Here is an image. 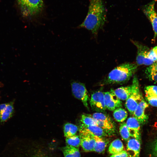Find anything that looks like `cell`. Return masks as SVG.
<instances>
[{"mask_svg": "<svg viewBox=\"0 0 157 157\" xmlns=\"http://www.w3.org/2000/svg\"><path fill=\"white\" fill-rule=\"evenodd\" d=\"M88 10L83 22L77 28H84L96 35L106 20V10L103 0H89Z\"/></svg>", "mask_w": 157, "mask_h": 157, "instance_id": "obj_1", "label": "cell"}, {"mask_svg": "<svg viewBox=\"0 0 157 157\" xmlns=\"http://www.w3.org/2000/svg\"><path fill=\"white\" fill-rule=\"evenodd\" d=\"M136 63H126L113 69L108 74L106 83L107 84H122L127 82L137 69Z\"/></svg>", "mask_w": 157, "mask_h": 157, "instance_id": "obj_2", "label": "cell"}, {"mask_svg": "<svg viewBox=\"0 0 157 157\" xmlns=\"http://www.w3.org/2000/svg\"><path fill=\"white\" fill-rule=\"evenodd\" d=\"M22 16L30 18L38 15L43 8V0H16Z\"/></svg>", "mask_w": 157, "mask_h": 157, "instance_id": "obj_3", "label": "cell"}, {"mask_svg": "<svg viewBox=\"0 0 157 157\" xmlns=\"http://www.w3.org/2000/svg\"><path fill=\"white\" fill-rule=\"evenodd\" d=\"M131 85V92L126 100L125 106L130 113L133 115L134 111L143 98L140 92L139 82L136 75H134L133 77Z\"/></svg>", "mask_w": 157, "mask_h": 157, "instance_id": "obj_4", "label": "cell"}, {"mask_svg": "<svg viewBox=\"0 0 157 157\" xmlns=\"http://www.w3.org/2000/svg\"><path fill=\"white\" fill-rule=\"evenodd\" d=\"M92 116L97 121L98 126L108 135H112L115 133L116 129L115 123L109 115L102 112H96Z\"/></svg>", "mask_w": 157, "mask_h": 157, "instance_id": "obj_5", "label": "cell"}, {"mask_svg": "<svg viewBox=\"0 0 157 157\" xmlns=\"http://www.w3.org/2000/svg\"><path fill=\"white\" fill-rule=\"evenodd\" d=\"M72 92L74 96L81 100L84 106L88 109L89 96L85 85L83 83L76 81L71 83Z\"/></svg>", "mask_w": 157, "mask_h": 157, "instance_id": "obj_6", "label": "cell"}, {"mask_svg": "<svg viewBox=\"0 0 157 157\" xmlns=\"http://www.w3.org/2000/svg\"><path fill=\"white\" fill-rule=\"evenodd\" d=\"M157 0H154L143 8V11L150 22L154 33L153 41L157 37V13L155 10V4Z\"/></svg>", "mask_w": 157, "mask_h": 157, "instance_id": "obj_7", "label": "cell"}, {"mask_svg": "<svg viewBox=\"0 0 157 157\" xmlns=\"http://www.w3.org/2000/svg\"><path fill=\"white\" fill-rule=\"evenodd\" d=\"M90 104L92 110L97 112H103L107 109L105 106L104 92L96 91L91 95Z\"/></svg>", "mask_w": 157, "mask_h": 157, "instance_id": "obj_8", "label": "cell"}, {"mask_svg": "<svg viewBox=\"0 0 157 157\" xmlns=\"http://www.w3.org/2000/svg\"><path fill=\"white\" fill-rule=\"evenodd\" d=\"M148 106L143 98L133 112V117L137 119L141 125L144 124L148 121L149 117L145 111Z\"/></svg>", "mask_w": 157, "mask_h": 157, "instance_id": "obj_9", "label": "cell"}, {"mask_svg": "<svg viewBox=\"0 0 157 157\" xmlns=\"http://www.w3.org/2000/svg\"><path fill=\"white\" fill-rule=\"evenodd\" d=\"M131 137L141 141V124L134 117H129L126 122Z\"/></svg>", "mask_w": 157, "mask_h": 157, "instance_id": "obj_10", "label": "cell"}, {"mask_svg": "<svg viewBox=\"0 0 157 157\" xmlns=\"http://www.w3.org/2000/svg\"><path fill=\"white\" fill-rule=\"evenodd\" d=\"M104 94L107 109L113 111L122 106L121 101L111 91L104 92Z\"/></svg>", "mask_w": 157, "mask_h": 157, "instance_id": "obj_11", "label": "cell"}, {"mask_svg": "<svg viewBox=\"0 0 157 157\" xmlns=\"http://www.w3.org/2000/svg\"><path fill=\"white\" fill-rule=\"evenodd\" d=\"M127 142L126 151L129 157H140L141 141L131 137Z\"/></svg>", "mask_w": 157, "mask_h": 157, "instance_id": "obj_12", "label": "cell"}, {"mask_svg": "<svg viewBox=\"0 0 157 157\" xmlns=\"http://www.w3.org/2000/svg\"><path fill=\"white\" fill-rule=\"evenodd\" d=\"M80 133L88 135L92 137L95 141V146L94 151L99 153L103 152L106 147L107 142L102 138L96 136L80 125L79 128Z\"/></svg>", "mask_w": 157, "mask_h": 157, "instance_id": "obj_13", "label": "cell"}, {"mask_svg": "<svg viewBox=\"0 0 157 157\" xmlns=\"http://www.w3.org/2000/svg\"><path fill=\"white\" fill-rule=\"evenodd\" d=\"M131 41L135 45L137 49L136 63L138 66L143 65L145 56L150 49L137 41L133 40Z\"/></svg>", "mask_w": 157, "mask_h": 157, "instance_id": "obj_14", "label": "cell"}, {"mask_svg": "<svg viewBox=\"0 0 157 157\" xmlns=\"http://www.w3.org/2000/svg\"><path fill=\"white\" fill-rule=\"evenodd\" d=\"M80 145L86 152L94 151L95 146V141L90 135L80 133Z\"/></svg>", "mask_w": 157, "mask_h": 157, "instance_id": "obj_15", "label": "cell"}, {"mask_svg": "<svg viewBox=\"0 0 157 157\" xmlns=\"http://www.w3.org/2000/svg\"><path fill=\"white\" fill-rule=\"evenodd\" d=\"M132 87L131 85L121 87L110 91L114 93L121 100H126L130 95Z\"/></svg>", "mask_w": 157, "mask_h": 157, "instance_id": "obj_16", "label": "cell"}, {"mask_svg": "<svg viewBox=\"0 0 157 157\" xmlns=\"http://www.w3.org/2000/svg\"><path fill=\"white\" fill-rule=\"evenodd\" d=\"M14 102L11 101L8 104L5 110L0 113V121L5 122L10 119L14 113Z\"/></svg>", "mask_w": 157, "mask_h": 157, "instance_id": "obj_17", "label": "cell"}, {"mask_svg": "<svg viewBox=\"0 0 157 157\" xmlns=\"http://www.w3.org/2000/svg\"><path fill=\"white\" fill-rule=\"evenodd\" d=\"M157 62V46H155L147 52L143 65L150 66Z\"/></svg>", "mask_w": 157, "mask_h": 157, "instance_id": "obj_18", "label": "cell"}, {"mask_svg": "<svg viewBox=\"0 0 157 157\" xmlns=\"http://www.w3.org/2000/svg\"><path fill=\"white\" fill-rule=\"evenodd\" d=\"M64 157H81L78 148L67 145L62 148Z\"/></svg>", "mask_w": 157, "mask_h": 157, "instance_id": "obj_19", "label": "cell"}, {"mask_svg": "<svg viewBox=\"0 0 157 157\" xmlns=\"http://www.w3.org/2000/svg\"><path fill=\"white\" fill-rule=\"evenodd\" d=\"M124 146L122 142L119 139L114 140L110 143L108 149V152L111 154H114L123 151Z\"/></svg>", "mask_w": 157, "mask_h": 157, "instance_id": "obj_20", "label": "cell"}, {"mask_svg": "<svg viewBox=\"0 0 157 157\" xmlns=\"http://www.w3.org/2000/svg\"><path fill=\"white\" fill-rule=\"evenodd\" d=\"M81 125L94 135L102 138L107 134L100 127L97 126H87L81 124Z\"/></svg>", "mask_w": 157, "mask_h": 157, "instance_id": "obj_21", "label": "cell"}, {"mask_svg": "<svg viewBox=\"0 0 157 157\" xmlns=\"http://www.w3.org/2000/svg\"><path fill=\"white\" fill-rule=\"evenodd\" d=\"M78 130V127L76 125L71 123H67L63 126L64 136L66 138L75 135Z\"/></svg>", "mask_w": 157, "mask_h": 157, "instance_id": "obj_22", "label": "cell"}, {"mask_svg": "<svg viewBox=\"0 0 157 157\" xmlns=\"http://www.w3.org/2000/svg\"><path fill=\"white\" fill-rule=\"evenodd\" d=\"M113 115L115 119L119 122H124L128 116L127 112L121 107L115 109L113 111Z\"/></svg>", "mask_w": 157, "mask_h": 157, "instance_id": "obj_23", "label": "cell"}, {"mask_svg": "<svg viewBox=\"0 0 157 157\" xmlns=\"http://www.w3.org/2000/svg\"><path fill=\"white\" fill-rule=\"evenodd\" d=\"M81 124L87 126H97V121L92 117V115L83 114L82 115L80 119Z\"/></svg>", "mask_w": 157, "mask_h": 157, "instance_id": "obj_24", "label": "cell"}, {"mask_svg": "<svg viewBox=\"0 0 157 157\" xmlns=\"http://www.w3.org/2000/svg\"><path fill=\"white\" fill-rule=\"evenodd\" d=\"M65 140L67 145L78 148L80 145V137L77 135L66 138Z\"/></svg>", "mask_w": 157, "mask_h": 157, "instance_id": "obj_25", "label": "cell"}, {"mask_svg": "<svg viewBox=\"0 0 157 157\" xmlns=\"http://www.w3.org/2000/svg\"><path fill=\"white\" fill-rule=\"evenodd\" d=\"M119 130L120 135L122 138L127 142L131 137L128 126L126 123L123 122L120 124Z\"/></svg>", "mask_w": 157, "mask_h": 157, "instance_id": "obj_26", "label": "cell"}, {"mask_svg": "<svg viewBox=\"0 0 157 157\" xmlns=\"http://www.w3.org/2000/svg\"><path fill=\"white\" fill-rule=\"evenodd\" d=\"M145 95L157 97V86L149 85L144 88Z\"/></svg>", "mask_w": 157, "mask_h": 157, "instance_id": "obj_27", "label": "cell"}, {"mask_svg": "<svg viewBox=\"0 0 157 157\" xmlns=\"http://www.w3.org/2000/svg\"><path fill=\"white\" fill-rule=\"evenodd\" d=\"M145 74L149 79L157 84V72L145 70Z\"/></svg>", "mask_w": 157, "mask_h": 157, "instance_id": "obj_28", "label": "cell"}, {"mask_svg": "<svg viewBox=\"0 0 157 157\" xmlns=\"http://www.w3.org/2000/svg\"><path fill=\"white\" fill-rule=\"evenodd\" d=\"M146 100L151 106L157 107V97L145 95Z\"/></svg>", "mask_w": 157, "mask_h": 157, "instance_id": "obj_29", "label": "cell"}, {"mask_svg": "<svg viewBox=\"0 0 157 157\" xmlns=\"http://www.w3.org/2000/svg\"><path fill=\"white\" fill-rule=\"evenodd\" d=\"M110 157H129L126 151L123 150L121 151L112 154Z\"/></svg>", "mask_w": 157, "mask_h": 157, "instance_id": "obj_30", "label": "cell"}, {"mask_svg": "<svg viewBox=\"0 0 157 157\" xmlns=\"http://www.w3.org/2000/svg\"><path fill=\"white\" fill-rule=\"evenodd\" d=\"M152 153L153 157H157V139L154 141L153 144Z\"/></svg>", "mask_w": 157, "mask_h": 157, "instance_id": "obj_31", "label": "cell"}, {"mask_svg": "<svg viewBox=\"0 0 157 157\" xmlns=\"http://www.w3.org/2000/svg\"><path fill=\"white\" fill-rule=\"evenodd\" d=\"M145 70L157 72V62L154 63L151 65L147 67Z\"/></svg>", "mask_w": 157, "mask_h": 157, "instance_id": "obj_32", "label": "cell"}, {"mask_svg": "<svg viewBox=\"0 0 157 157\" xmlns=\"http://www.w3.org/2000/svg\"><path fill=\"white\" fill-rule=\"evenodd\" d=\"M8 103L2 104H0V113L3 111L6 108Z\"/></svg>", "mask_w": 157, "mask_h": 157, "instance_id": "obj_33", "label": "cell"}, {"mask_svg": "<svg viewBox=\"0 0 157 157\" xmlns=\"http://www.w3.org/2000/svg\"><path fill=\"white\" fill-rule=\"evenodd\" d=\"M35 157H48L46 156H35Z\"/></svg>", "mask_w": 157, "mask_h": 157, "instance_id": "obj_34", "label": "cell"}]
</instances>
